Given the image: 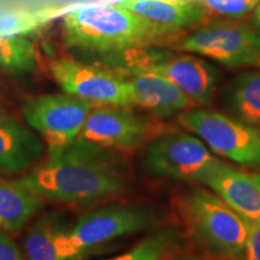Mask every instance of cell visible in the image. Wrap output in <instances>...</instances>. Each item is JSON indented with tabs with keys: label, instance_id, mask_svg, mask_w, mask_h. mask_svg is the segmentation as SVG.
<instances>
[{
	"label": "cell",
	"instance_id": "cell-1",
	"mask_svg": "<svg viewBox=\"0 0 260 260\" xmlns=\"http://www.w3.org/2000/svg\"><path fill=\"white\" fill-rule=\"evenodd\" d=\"M47 153L44 161L17 180L42 199L89 204L117 197L129 188L124 162L111 148L76 139Z\"/></svg>",
	"mask_w": 260,
	"mask_h": 260
},
{
	"label": "cell",
	"instance_id": "cell-2",
	"mask_svg": "<svg viewBox=\"0 0 260 260\" xmlns=\"http://www.w3.org/2000/svg\"><path fill=\"white\" fill-rule=\"evenodd\" d=\"M69 48L92 53H118L160 38L158 29L115 5H89L71 10L63 19Z\"/></svg>",
	"mask_w": 260,
	"mask_h": 260
},
{
	"label": "cell",
	"instance_id": "cell-3",
	"mask_svg": "<svg viewBox=\"0 0 260 260\" xmlns=\"http://www.w3.org/2000/svg\"><path fill=\"white\" fill-rule=\"evenodd\" d=\"M182 219L193 241L218 260H243L248 223L216 193L197 189L178 204Z\"/></svg>",
	"mask_w": 260,
	"mask_h": 260
},
{
	"label": "cell",
	"instance_id": "cell-4",
	"mask_svg": "<svg viewBox=\"0 0 260 260\" xmlns=\"http://www.w3.org/2000/svg\"><path fill=\"white\" fill-rule=\"evenodd\" d=\"M154 209L141 204H112L83 213L65 232V242L75 260L121 237L148 232L155 225Z\"/></svg>",
	"mask_w": 260,
	"mask_h": 260
},
{
	"label": "cell",
	"instance_id": "cell-5",
	"mask_svg": "<svg viewBox=\"0 0 260 260\" xmlns=\"http://www.w3.org/2000/svg\"><path fill=\"white\" fill-rule=\"evenodd\" d=\"M178 122L214 153L236 164L260 167V129L255 125L204 109L181 112Z\"/></svg>",
	"mask_w": 260,
	"mask_h": 260
},
{
	"label": "cell",
	"instance_id": "cell-6",
	"mask_svg": "<svg viewBox=\"0 0 260 260\" xmlns=\"http://www.w3.org/2000/svg\"><path fill=\"white\" fill-rule=\"evenodd\" d=\"M219 161L203 140L176 133L152 140L142 153L141 168L153 177L201 183Z\"/></svg>",
	"mask_w": 260,
	"mask_h": 260
},
{
	"label": "cell",
	"instance_id": "cell-7",
	"mask_svg": "<svg viewBox=\"0 0 260 260\" xmlns=\"http://www.w3.org/2000/svg\"><path fill=\"white\" fill-rule=\"evenodd\" d=\"M93 106L89 100L70 94H44L25 100L22 116L51 152L67 147L79 138Z\"/></svg>",
	"mask_w": 260,
	"mask_h": 260
},
{
	"label": "cell",
	"instance_id": "cell-8",
	"mask_svg": "<svg viewBox=\"0 0 260 260\" xmlns=\"http://www.w3.org/2000/svg\"><path fill=\"white\" fill-rule=\"evenodd\" d=\"M177 48L207 57L226 67H243L260 60V27L217 23L181 39Z\"/></svg>",
	"mask_w": 260,
	"mask_h": 260
},
{
	"label": "cell",
	"instance_id": "cell-9",
	"mask_svg": "<svg viewBox=\"0 0 260 260\" xmlns=\"http://www.w3.org/2000/svg\"><path fill=\"white\" fill-rule=\"evenodd\" d=\"M54 81L67 94L104 105L129 106L128 83L110 71L70 58L50 63Z\"/></svg>",
	"mask_w": 260,
	"mask_h": 260
},
{
	"label": "cell",
	"instance_id": "cell-10",
	"mask_svg": "<svg viewBox=\"0 0 260 260\" xmlns=\"http://www.w3.org/2000/svg\"><path fill=\"white\" fill-rule=\"evenodd\" d=\"M147 119L125 106H93L79 138L105 148H134L147 138Z\"/></svg>",
	"mask_w": 260,
	"mask_h": 260
},
{
	"label": "cell",
	"instance_id": "cell-11",
	"mask_svg": "<svg viewBox=\"0 0 260 260\" xmlns=\"http://www.w3.org/2000/svg\"><path fill=\"white\" fill-rule=\"evenodd\" d=\"M147 71L165 77L176 84L195 105H207L217 86V74L212 65L194 56L171 57L140 64L130 71Z\"/></svg>",
	"mask_w": 260,
	"mask_h": 260
},
{
	"label": "cell",
	"instance_id": "cell-12",
	"mask_svg": "<svg viewBox=\"0 0 260 260\" xmlns=\"http://www.w3.org/2000/svg\"><path fill=\"white\" fill-rule=\"evenodd\" d=\"M45 152L46 144L34 130L0 109V174L28 172Z\"/></svg>",
	"mask_w": 260,
	"mask_h": 260
},
{
	"label": "cell",
	"instance_id": "cell-13",
	"mask_svg": "<svg viewBox=\"0 0 260 260\" xmlns=\"http://www.w3.org/2000/svg\"><path fill=\"white\" fill-rule=\"evenodd\" d=\"M201 183L213 190L249 222H260V174L246 172L219 161Z\"/></svg>",
	"mask_w": 260,
	"mask_h": 260
},
{
	"label": "cell",
	"instance_id": "cell-14",
	"mask_svg": "<svg viewBox=\"0 0 260 260\" xmlns=\"http://www.w3.org/2000/svg\"><path fill=\"white\" fill-rule=\"evenodd\" d=\"M116 4L153 25L162 37L193 27L207 17L197 0H121Z\"/></svg>",
	"mask_w": 260,
	"mask_h": 260
},
{
	"label": "cell",
	"instance_id": "cell-15",
	"mask_svg": "<svg viewBox=\"0 0 260 260\" xmlns=\"http://www.w3.org/2000/svg\"><path fill=\"white\" fill-rule=\"evenodd\" d=\"M130 73L132 79L126 83L132 105L144 107L159 117L176 115L194 105L176 84L160 75L138 70Z\"/></svg>",
	"mask_w": 260,
	"mask_h": 260
},
{
	"label": "cell",
	"instance_id": "cell-16",
	"mask_svg": "<svg viewBox=\"0 0 260 260\" xmlns=\"http://www.w3.org/2000/svg\"><path fill=\"white\" fill-rule=\"evenodd\" d=\"M70 224L67 214L57 211L39 217L24 236L28 260H75L64 237Z\"/></svg>",
	"mask_w": 260,
	"mask_h": 260
},
{
	"label": "cell",
	"instance_id": "cell-17",
	"mask_svg": "<svg viewBox=\"0 0 260 260\" xmlns=\"http://www.w3.org/2000/svg\"><path fill=\"white\" fill-rule=\"evenodd\" d=\"M42 206L44 199L17 180H0V230L19 232Z\"/></svg>",
	"mask_w": 260,
	"mask_h": 260
},
{
	"label": "cell",
	"instance_id": "cell-18",
	"mask_svg": "<svg viewBox=\"0 0 260 260\" xmlns=\"http://www.w3.org/2000/svg\"><path fill=\"white\" fill-rule=\"evenodd\" d=\"M228 109L234 117L251 125H260V71L241 74L232 83Z\"/></svg>",
	"mask_w": 260,
	"mask_h": 260
},
{
	"label": "cell",
	"instance_id": "cell-19",
	"mask_svg": "<svg viewBox=\"0 0 260 260\" xmlns=\"http://www.w3.org/2000/svg\"><path fill=\"white\" fill-rule=\"evenodd\" d=\"M37 68V50L27 38L0 34V74H25Z\"/></svg>",
	"mask_w": 260,
	"mask_h": 260
},
{
	"label": "cell",
	"instance_id": "cell-20",
	"mask_svg": "<svg viewBox=\"0 0 260 260\" xmlns=\"http://www.w3.org/2000/svg\"><path fill=\"white\" fill-rule=\"evenodd\" d=\"M176 246V230L170 226L160 228L129 251L105 260H165Z\"/></svg>",
	"mask_w": 260,
	"mask_h": 260
},
{
	"label": "cell",
	"instance_id": "cell-21",
	"mask_svg": "<svg viewBox=\"0 0 260 260\" xmlns=\"http://www.w3.org/2000/svg\"><path fill=\"white\" fill-rule=\"evenodd\" d=\"M203 8L212 14L237 18L255 10L260 0H197Z\"/></svg>",
	"mask_w": 260,
	"mask_h": 260
},
{
	"label": "cell",
	"instance_id": "cell-22",
	"mask_svg": "<svg viewBox=\"0 0 260 260\" xmlns=\"http://www.w3.org/2000/svg\"><path fill=\"white\" fill-rule=\"evenodd\" d=\"M248 223V237L243 260H260V222Z\"/></svg>",
	"mask_w": 260,
	"mask_h": 260
},
{
	"label": "cell",
	"instance_id": "cell-23",
	"mask_svg": "<svg viewBox=\"0 0 260 260\" xmlns=\"http://www.w3.org/2000/svg\"><path fill=\"white\" fill-rule=\"evenodd\" d=\"M0 260H24L16 242L4 230H0Z\"/></svg>",
	"mask_w": 260,
	"mask_h": 260
},
{
	"label": "cell",
	"instance_id": "cell-24",
	"mask_svg": "<svg viewBox=\"0 0 260 260\" xmlns=\"http://www.w3.org/2000/svg\"><path fill=\"white\" fill-rule=\"evenodd\" d=\"M165 260H212V259L201 258V256H198V255H178V256H174V258H169Z\"/></svg>",
	"mask_w": 260,
	"mask_h": 260
},
{
	"label": "cell",
	"instance_id": "cell-25",
	"mask_svg": "<svg viewBox=\"0 0 260 260\" xmlns=\"http://www.w3.org/2000/svg\"><path fill=\"white\" fill-rule=\"evenodd\" d=\"M253 18H254L255 25H258V27H260V3H259V5L255 8L254 17H253Z\"/></svg>",
	"mask_w": 260,
	"mask_h": 260
}]
</instances>
